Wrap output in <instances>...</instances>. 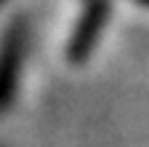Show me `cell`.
<instances>
[{
	"mask_svg": "<svg viewBox=\"0 0 149 147\" xmlns=\"http://www.w3.org/2000/svg\"><path fill=\"white\" fill-rule=\"evenodd\" d=\"M104 16H107V0H93V6L80 19V27L72 38V46H69L72 62H83L93 51V43H96L99 32H101V24H104Z\"/></svg>",
	"mask_w": 149,
	"mask_h": 147,
	"instance_id": "obj_1",
	"label": "cell"
},
{
	"mask_svg": "<svg viewBox=\"0 0 149 147\" xmlns=\"http://www.w3.org/2000/svg\"><path fill=\"white\" fill-rule=\"evenodd\" d=\"M136 6H141V8H149V0H136Z\"/></svg>",
	"mask_w": 149,
	"mask_h": 147,
	"instance_id": "obj_2",
	"label": "cell"
}]
</instances>
